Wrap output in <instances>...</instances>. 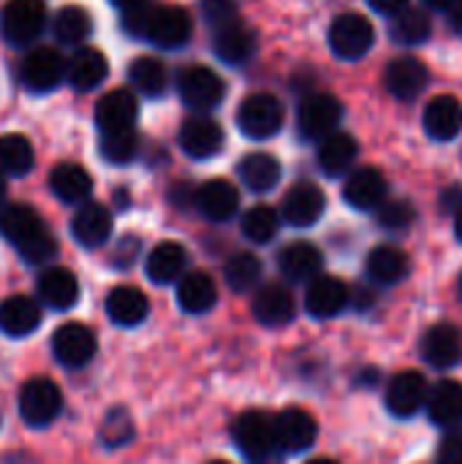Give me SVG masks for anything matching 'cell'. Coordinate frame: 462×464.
Instances as JSON below:
<instances>
[{"label": "cell", "instance_id": "6da1fadb", "mask_svg": "<svg viewBox=\"0 0 462 464\" xmlns=\"http://www.w3.org/2000/svg\"><path fill=\"white\" fill-rule=\"evenodd\" d=\"M234 446L240 454L248 459V464H278L280 462V449L275 438V419L264 411H245L237 416L231 427Z\"/></svg>", "mask_w": 462, "mask_h": 464}, {"label": "cell", "instance_id": "7a4b0ae2", "mask_svg": "<svg viewBox=\"0 0 462 464\" xmlns=\"http://www.w3.org/2000/svg\"><path fill=\"white\" fill-rule=\"evenodd\" d=\"M46 22L44 0H8L0 11V33L11 46H27L35 41Z\"/></svg>", "mask_w": 462, "mask_h": 464}, {"label": "cell", "instance_id": "3957f363", "mask_svg": "<svg viewBox=\"0 0 462 464\" xmlns=\"http://www.w3.org/2000/svg\"><path fill=\"white\" fill-rule=\"evenodd\" d=\"M237 128L248 139H270L283 128V106L270 92H253L248 95L237 109Z\"/></svg>", "mask_w": 462, "mask_h": 464}, {"label": "cell", "instance_id": "277c9868", "mask_svg": "<svg viewBox=\"0 0 462 464\" xmlns=\"http://www.w3.org/2000/svg\"><path fill=\"white\" fill-rule=\"evenodd\" d=\"M63 411V394L54 381L33 378L19 392V416L27 427H49Z\"/></svg>", "mask_w": 462, "mask_h": 464}, {"label": "cell", "instance_id": "5b68a950", "mask_svg": "<svg viewBox=\"0 0 462 464\" xmlns=\"http://www.w3.org/2000/svg\"><path fill=\"white\" fill-rule=\"evenodd\" d=\"M193 33V19L185 8L180 5H158L147 11L142 38H147L155 46L163 49H177L182 46Z\"/></svg>", "mask_w": 462, "mask_h": 464}, {"label": "cell", "instance_id": "8992f818", "mask_svg": "<svg viewBox=\"0 0 462 464\" xmlns=\"http://www.w3.org/2000/svg\"><path fill=\"white\" fill-rule=\"evenodd\" d=\"M376 30L362 14H343L329 27V46L340 60H359L370 52Z\"/></svg>", "mask_w": 462, "mask_h": 464}, {"label": "cell", "instance_id": "52a82bcc", "mask_svg": "<svg viewBox=\"0 0 462 464\" xmlns=\"http://www.w3.org/2000/svg\"><path fill=\"white\" fill-rule=\"evenodd\" d=\"M340 120H343V103L329 92L308 95L300 106V114H297L300 133L305 139H313V141H321L329 133H335Z\"/></svg>", "mask_w": 462, "mask_h": 464}, {"label": "cell", "instance_id": "ba28073f", "mask_svg": "<svg viewBox=\"0 0 462 464\" xmlns=\"http://www.w3.org/2000/svg\"><path fill=\"white\" fill-rule=\"evenodd\" d=\"M95 351H98L95 332L84 324H63L52 334V353L68 370L87 367L93 362Z\"/></svg>", "mask_w": 462, "mask_h": 464}, {"label": "cell", "instance_id": "9c48e42d", "mask_svg": "<svg viewBox=\"0 0 462 464\" xmlns=\"http://www.w3.org/2000/svg\"><path fill=\"white\" fill-rule=\"evenodd\" d=\"M177 87H180V98L196 111L215 109L226 95V82L212 68L204 65L185 68L177 79Z\"/></svg>", "mask_w": 462, "mask_h": 464}, {"label": "cell", "instance_id": "30bf717a", "mask_svg": "<svg viewBox=\"0 0 462 464\" xmlns=\"http://www.w3.org/2000/svg\"><path fill=\"white\" fill-rule=\"evenodd\" d=\"M275 438L283 454H302L319 438L316 419L302 408H286L275 416Z\"/></svg>", "mask_w": 462, "mask_h": 464}, {"label": "cell", "instance_id": "8fae6325", "mask_svg": "<svg viewBox=\"0 0 462 464\" xmlns=\"http://www.w3.org/2000/svg\"><path fill=\"white\" fill-rule=\"evenodd\" d=\"M19 76H22V84L30 90V92H52L63 76H65V60L54 52V49H33L22 68H19Z\"/></svg>", "mask_w": 462, "mask_h": 464}, {"label": "cell", "instance_id": "7c38bea8", "mask_svg": "<svg viewBox=\"0 0 462 464\" xmlns=\"http://www.w3.org/2000/svg\"><path fill=\"white\" fill-rule=\"evenodd\" d=\"M422 359L433 370H452L462 362V332L455 324H436L422 337Z\"/></svg>", "mask_w": 462, "mask_h": 464}, {"label": "cell", "instance_id": "4fadbf2b", "mask_svg": "<svg viewBox=\"0 0 462 464\" xmlns=\"http://www.w3.org/2000/svg\"><path fill=\"white\" fill-rule=\"evenodd\" d=\"M387 190H389V185H387L384 174L373 166H365V169H357L349 174V179L343 185V198L349 207H354L359 212H373L387 201Z\"/></svg>", "mask_w": 462, "mask_h": 464}, {"label": "cell", "instance_id": "5bb4252c", "mask_svg": "<svg viewBox=\"0 0 462 464\" xmlns=\"http://www.w3.org/2000/svg\"><path fill=\"white\" fill-rule=\"evenodd\" d=\"M428 400V381L422 378V372L408 370V372H398L389 381L387 389V408L392 416L398 419H411L425 408Z\"/></svg>", "mask_w": 462, "mask_h": 464}, {"label": "cell", "instance_id": "9a60e30c", "mask_svg": "<svg viewBox=\"0 0 462 464\" xmlns=\"http://www.w3.org/2000/svg\"><path fill=\"white\" fill-rule=\"evenodd\" d=\"M324 209H327L324 190L313 182L294 185L283 198V220L294 228H308V226L319 223Z\"/></svg>", "mask_w": 462, "mask_h": 464}, {"label": "cell", "instance_id": "2e32d148", "mask_svg": "<svg viewBox=\"0 0 462 464\" xmlns=\"http://www.w3.org/2000/svg\"><path fill=\"white\" fill-rule=\"evenodd\" d=\"M294 313H297L294 296L280 283H267L253 296V315L261 326H270V329L286 326L294 321Z\"/></svg>", "mask_w": 462, "mask_h": 464}, {"label": "cell", "instance_id": "e0dca14e", "mask_svg": "<svg viewBox=\"0 0 462 464\" xmlns=\"http://www.w3.org/2000/svg\"><path fill=\"white\" fill-rule=\"evenodd\" d=\"M351 294L349 285L338 277H327L319 275L310 280L308 291H305V307L313 318H335L346 310Z\"/></svg>", "mask_w": 462, "mask_h": 464}, {"label": "cell", "instance_id": "ac0fdd59", "mask_svg": "<svg viewBox=\"0 0 462 464\" xmlns=\"http://www.w3.org/2000/svg\"><path fill=\"white\" fill-rule=\"evenodd\" d=\"M428 79L430 73L425 63L417 57H398L387 65V73H384V84L398 101H414L417 95H422V90L428 87Z\"/></svg>", "mask_w": 462, "mask_h": 464}, {"label": "cell", "instance_id": "d6986e66", "mask_svg": "<svg viewBox=\"0 0 462 464\" xmlns=\"http://www.w3.org/2000/svg\"><path fill=\"white\" fill-rule=\"evenodd\" d=\"M180 147L188 158H196V160L212 158L223 147V128L210 117L185 120L180 128Z\"/></svg>", "mask_w": 462, "mask_h": 464}, {"label": "cell", "instance_id": "ffe728a7", "mask_svg": "<svg viewBox=\"0 0 462 464\" xmlns=\"http://www.w3.org/2000/svg\"><path fill=\"white\" fill-rule=\"evenodd\" d=\"M193 201H196V209L207 220L223 223V220L237 215V209H240V190L229 179H210V182H204L196 190Z\"/></svg>", "mask_w": 462, "mask_h": 464}, {"label": "cell", "instance_id": "44dd1931", "mask_svg": "<svg viewBox=\"0 0 462 464\" xmlns=\"http://www.w3.org/2000/svg\"><path fill=\"white\" fill-rule=\"evenodd\" d=\"M136 114H139V103L131 90H112L95 106V122H98L101 133L133 128Z\"/></svg>", "mask_w": 462, "mask_h": 464}, {"label": "cell", "instance_id": "7402d4cb", "mask_svg": "<svg viewBox=\"0 0 462 464\" xmlns=\"http://www.w3.org/2000/svg\"><path fill=\"white\" fill-rule=\"evenodd\" d=\"M278 266L286 280L291 283H310L313 277L321 275L324 256L316 245L310 242H291L278 253Z\"/></svg>", "mask_w": 462, "mask_h": 464}, {"label": "cell", "instance_id": "603a6c76", "mask_svg": "<svg viewBox=\"0 0 462 464\" xmlns=\"http://www.w3.org/2000/svg\"><path fill=\"white\" fill-rule=\"evenodd\" d=\"M425 133L436 141H452L462 130V103L455 95H436L422 117Z\"/></svg>", "mask_w": 462, "mask_h": 464}, {"label": "cell", "instance_id": "cb8c5ba5", "mask_svg": "<svg viewBox=\"0 0 462 464\" xmlns=\"http://www.w3.org/2000/svg\"><path fill=\"white\" fill-rule=\"evenodd\" d=\"M212 49H215V54L223 63H229V65H245L256 54V49H259V38H256V33L245 22L237 19V22H231V24H226V27H221L215 33Z\"/></svg>", "mask_w": 462, "mask_h": 464}, {"label": "cell", "instance_id": "d4e9b609", "mask_svg": "<svg viewBox=\"0 0 462 464\" xmlns=\"http://www.w3.org/2000/svg\"><path fill=\"white\" fill-rule=\"evenodd\" d=\"M46 231L41 215L27 204H8L0 212V234L19 250Z\"/></svg>", "mask_w": 462, "mask_h": 464}, {"label": "cell", "instance_id": "484cf974", "mask_svg": "<svg viewBox=\"0 0 462 464\" xmlns=\"http://www.w3.org/2000/svg\"><path fill=\"white\" fill-rule=\"evenodd\" d=\"M71 234L82 247H101L112 237V212L103 204H82L71 220Z\"/></svg>", "mask_w": 462, "mask_h": 464}, {"label": "cell", "instance_id": "4316f807", "mask_svg": "<svg viewBox=\"0 0 462 464\" xmlns=\"http://www.w3.org/2000/svg\"><path fill=\"white\" fill-rule=\"evenodd\" d=\"M218 302V285L207 272H185L177 280V304L188 315L210 313Z\"/></svg>", "mask_w": 462, "mask_h": 464}, {"label": "cell", "instance_id": "83f0119b", "mask_svg": "<svg viewBox=\"0 0 462 464\" xmlns=\"http://www.w3.org/2000/svg\"><path fill=\"white\" fill-rule=\"evenodd\" d=\"M147 313H150V302H147L144 291H139L133 285H117L106 296V315L112 324H117L123 329L139 326L147 318Z\"/></svg>", "mask_w": 462, "mask_h": 464}, {"label": "cell", "instance_id": "f1b7e54d", "mask_svg": "<svg viewBox=\"0 0 462 464\" xmlns=\"http://www.w3.org/2000/svg\"><path fill=\"white\" fill-rule=\"evenodd\" d=\"M38 299L49 307V310H68L76 304L79 299V280L74 272L54 266L46 269L38 277Z\"/></svg>", "mask_w": 462, "mask_h": 464}, {"label": "cell", "instance_id": "f546056e", "mask_svg": "<svg viewBox=\"0 0 462 464\" xmlns=\"http://www.w3.org/2000/svg\"><path fill=\"white\" fill-rule=\"evenodd\" d=\"M188 269V253L180 242H161L147 256V277L158 285L177 283Z\"/></svg>", "mask_w": 462, "mask_h": 464}, {"label": "cell", "instance_id": "4dcf8cb0", "mask_svg": "<svg viewBox=\"0 0 462 464\" xmlns=\"http://www.w3.org/2000/svg\"><path fill=\"white\" fill-rule=\"evenodd\" d=\"M41 324V307L30 296H8L0 302V332L8 337H27Z\"/></svg>", "mask_w": 462, "mask_h": 464}, {"label": "cell", "instance_id": "1f68e13d", "mask_svg": "<svg viewBox=\"0 0 462 464\" xmlns=\"http://www.w3.org/2000/svg\"><path fill=\"white\" fill-rule=\"evenodd\" d=\"M428 416L438 427H457L462 421V383L441 381L428 392Z\"/></svg>", "mask_w": 462, "mask_h": 464}, {"label": "cell", "instance_id": "d6a6232c", "mask_svg": "<svg viewBox=\"0 0 462 464\" xmlns=\"http://www.w3.org/2000/svg\"><path fill=\"white\" fill-rule=\"evenodd\" d=\"M359 155V144L351 133H343V130H335L329 133L327 139H321V147H319V166L327 177H340L346 174L354 160Z\"/></svg>", "mask_w": 462, "mask_h": 464}, {"label": "cell", "instance_id": "836d02e7", "mask_svg": "<svg viewBox=\"0 0 462 464\" xmlns=\"http://www.w3.org/2000/svg\"><path fill=\"white\" fill-rule=\"evenodd\" d=\"M52 193L65 204H82L93 193V177L79 163H60L49 174Z\"/></svg>", "mask_w": 462, "mask_h": 464}, {"label": "cell", "instance_id": "e575fe53", "mask_svg": "<svg viewBox=\"0 0 462 464\" xmlns=\"http://www.w3.org/2000/svg\"><path fill=\"white\" fill-rule=\"evenodd\" d=\"M237 171H240L242 185H245L248 190H253V193H267V190H272V188L280 182V174H283L278 158L270 155V152H251V155H245V158L240 160Z\"/></svg>", "mask_w": 462, "mask_h": 464}, {"label": "cell", "instance_id": "d590c367", "mask_svg": "<svg viewBox=\"0 0 462 464\" xmlns=\"http://www.w3.org/2000/svg\"><path fill=\"white\" fill-rule=\"evenodd\" d=\"M408 275V256L400 247L378 245L368 256V277L376 285H398Z\"/></svg>", "mask_w": 462, "mask_h": 464}, {"label": "cell", "instance_id": "8d00e7d4", "mask_svg": "<svg viewBox=\"0 0 462 464\" xmlns=\"http://www.w3.org/2000/svg\"><path fill=\"white\" fill-rule=\"evenodd\" d=\"M106 73H109L106 57H103L98 49H93V46L79 49V52L71 57V63H68V82H71L76 90H82V92L95 90V87L106 79Z\"/></svg>", "mask_w": 462, "mask_h": 464}, {"label": "cell", "instance_id": "74e56055", "mask_svg": "<svg viewBox=\"0 0 462 464\" xmlns=\"http://www.w3.org/2000/svg\"><path fill=\"white\" fill-rule=\"evenodd\" d=\"M433 33V22H430V14L425 8H411L406 5L403 11H398L392 16V24H389V35L392 41L398 44H406V46H417V44H425Z\"/></svg>", "mask_w": 462, "mask_h": 464}, {"label": "cell", "instance_id": "f35d334b", "mask_svg": "<svg viewBox=\"0 0 462 464\" xmlns=\"http://www.w3.org/2000/svg\"><path fill=\"white\" fill-rule=\"evenodd\" d=\"M35 166V152L33 144L19 136V133H8L0 139V171L8 177H25L30 169Z\"/></svg>", "mask_w": 462, "mask_h": 464}, {"label": "cell", "instance_id": "ab89813d", "mask_svg": "<svg viewBox=\"0 0 462 464\" xmlns=\"http://www.w3.org/2000/svg\"><path fill=\"white\" fill-rule=\"evenodd\" d=\"M128 79H131V84H133L139 92L155 98V95H163V90H166V84H169V71H166V65H163L161 60H155V57H136V60L128 65Z\"/></svg>", "mask_w": 462, "mask_h": 464}, {"label": "cell", "instance_id": "60d3db41", "mask_svg": "<svg viewBox=\"0 0 462 464\" xmlns=\"http://www.w3.org/2000/svg\"><path fill=\"white\" fill-rule=\"evenodd\" d=\"M223 277L237 294L253 291L261 283V261L253 253H234L223 266Z\"/></svg>", "mask_w": 462, "mask_h": 464}, {"label": "cell", "instance_id": "b9f144b4", "mask_svg": "<svg viewBox=\"0 0 462 464\" xmlns=\"http://www.w3.org/2000/svg\"><path fill=\"white\" fill-rule=\"evenodd\" d=\"M52 30H54V38L63 41V44H82L90 30H93V19L84 8L79 5H65L57 11L54 22H52Z\"/></svg>", "mask_w": 462, "mask_h": 464}, {"label": "cell", "instance_id": "7bdbcfd3", "mask_svg": "<svg viewBox=\"0 0 462 464\" xmlns=\"http://www.w3.org/2000/svg\"><path fill=\"white\" fill-rule=\"evenodd\" d=\"M280 228V215L267 207V204H259V207H251L245 215H242V234L256 242V245H267L275 239Z\"/></svg>", "mask_w": 462, "mask_h": 464}, {"label": "cell", "instance_id": "ee69618b", "mask_svg": "<svg viewBox=\"0 0 462 464\" xmlns=\"http://www.w3.org/2000/svg\"><path fill=\"white\" fill-rule=\"evenodd\" d=\"M139 152V136L133 128L128 130H114V133H101V155L109 163H131Z\"/></svg>", "mask_w": 462, "mask_h": 464}, {"label": "cell", "instance_id": "f6af8a7d", "mask_svg": "<svg viewBox=\"0 0 462 464\" xmlns=\"http://www.w3.org/2000/svg\"><path fill=\"white\" fill-rule=\"evenodd\" d=\"M133 432H136V430H133V421H131L128 411H123V408L109 411L106 419H103V424H101V440H103V446H109V449L128 446V443L133 440Z\"/></svg>", "mask_w": 462, "mask_h": 464}, {"label": "cell", "instance_id": "bcb514c9", "mask_svg": "<svg viewBox=\"0 0 462 464\" xmlns=\"http://www.w3.org/2000/svg\"><path fill=\"white\" fill-rule=\"evenodd\" d=\"M376 218H378V226L387 231H406L417 220V209H414V204L398 198V201H384L376 209Z\"/></svg>", "mask_w": 462, "mask_h": 464}, {"label": "cell", "instance_id": "7dc6e473", "mask_svg": "<svg viewBox=\"0 0 462 464\" xmlns=\"http://www.w3.org/2000/svg\"><path fill=\"white\" fill-rule=\"evenodd\" d=\"M202 14L207 19L210 27L221 30L231 22H237L240 16V8H237V0H202Z\"/></svg>", "mask_w": 462, "mask_h": 464}, {"label": "cell", "instance_id": "c3c4849f", "mask_svg": "<svg viewBox=\"0 0 462 464\" xmlns=\"http://www.w3.org/2000/svg\"><path fill=\"white\" fill-rule=\"evenodd\" d=\"M54 253H57V239H54L49 231H44V234H41L38 239H33L30 245L19 247V256H22L27 264H33V266L46 264L49 258H54Z\"/></svg>", "mask_w": 462, "mask_h": 464}, {"label": "cell", "instance_id": "681fc988", "mask_svg": "<svg viewBox=\"0 0 462 464\" xmlns=\"http://www.w3.org/2000/svg\"><path fill=\"white\" fill-rule=\"evenodd\" d=\"M438 464H462V432H449L441 440Z\"/></svg>", "mask_w": 462, "mask_h": 464}, {"label": "cell", "instance_id": "f907efd6", "mask_svg": "<svg viewBox=\"0 0 462 464\" xmlns=\"http://www.w3.org/2000/svg\"><path fill=\"white\" fill-rule=\"evenodd\" d=\"M136 256H139V239L125 237V239L120 242L117 253H114V264H117L120 269H125V266H131V264L136 261Z\"/></svg>", "mask_w": 462, "mask_h": 464}, {"label": "cell", "instance_id": "816d5d0a", "mask_svg": "<svg viewBox=\"0 0 462 464\" xmlns=\"http://www.w3.org/2000/svg\"><path fill=\"white\" fill-rule=\"evenodd\" d=\"M373 11L384 14V16H395L398 11H403L408 5V0H368Z\"/></svg>", "mask_w": 462, "mask_h": 464}, {"label": "cell", "instance_id": "f5cc1de1", "mask_svg": "<svg viewBox=\"0 0 462 464\" xmlns=\"http://www.w3.org/2000/svg\"><path fill=\"white\" fill-rule=\"evenodd\" d=\"M449 11H452V14H449V24H452V30H455L457 35H462V0H457Z\"/></svg>", "mask_w": 462, "mask_h": 464}, {"label": "cell", "instance_id": "db71d44e", "mask_svg": "<svg viewBox=\"0 0 462 464\" xmlns=\"http://www.w3.org/2000/svg\"><path fill=\"white\" fill-rule=\"evenodd\" d=\"M114 8H120L123 14H128V11H136V8H144L147 5V0H109Z\"/></svg>", "mask_w": 462, "mask_h": 464}, {"label": "cell", "instance_id": "11a10c76", "mask_svg": "<svg viewBox=\"0 0 462 464\" xmlns=\"http://www.w3.org/2000/svg\"><path fill=\"white\" fill-rule=\"evenodd\" d=\"M428 8H433V11H449L457 0H422Z\"/></svg>", "mask_w": 462, "mask_h": 464}, {"label": "cell", "instance_id": "9f6ffc18", "mask_svg": "<svg viewBox=\"0 0 462 464\" xmlns=\"http://www.w3.org/2000/svg\"><path fill=\"white\" fill-rule=\"evenodd\" d=\"M455 234H457V239L462 242V207L457 209V218H455Z\"/></svg>", "mask_w": 462, "mask_h": 464}, {"label": "cell", "instance_id": "6f0895ef", "mask_svg": "<svg viewBox=\"0 0 462 464\" xmlns=\"http://www.w3.org/2000/svg\"><path fill=\"white\" fill-rule=\"evenodd\" d=\"M3 196H5V179H3V174H0V201H3Z\"/></svg>", "mask_w": 462, "mask_h": 464}, {"label": "cell", "instance_id": "680465c9", "mask_svg": "<svg viewBox=\"0 0 462 464\" xmlns=\"http://www.w3.org/2000/svg\"><path fill=\"white\" fill-rule=\"evenodd\" d=\"M308 464H338V462H332V459H310Z\"/></svg>", "mask_w": 462, "mask_h": 464}, {"label": "cell", "instance_id": "91938a15", "mask_svg": "<svg viewBox=\"0 0 462 464\" xmlns=\"http://www.w3.org/2000/svg\"><path fill=\"white\" fill-rule=\"evenodd\" d=\"M457 291H460V299H462V275H460V285H457Z\"/></svg>", "mask_w": 462, "mask_h": 464}, {"label": "cell", "instance_id": "94428289", "mask_svg": "<svg viewBox=\"0 0 462 464\" xmlns=\"http://www.w3.org/2000/svg\"><path fill=\"white\" fill-rule=\"evenodd\" d=\"M210 464H229V462H210Z\"/></svg>", "mask_w": 462, "mask_h": 464}]
</instances>
